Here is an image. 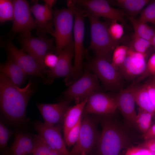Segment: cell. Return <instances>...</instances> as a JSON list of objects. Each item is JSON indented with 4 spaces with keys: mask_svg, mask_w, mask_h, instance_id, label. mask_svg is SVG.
Returning a JSON list of instances; mask_svg holds the SVG:
<instances>
[{
    "mask_svg": "<svg viewBox=\"0 0 155 155\" xmlns=\"http://www.w3.org/2000/svg\"><path fill=\"white\" fill-rule=\"evenodd\" d=\"M138 20L155 25V1H152L141 12Z\"/></svg>",
    "mask_w": 155,
    "mask_h": 155,
    "instance_id": "4dcf8cb0",
    "label": "cell"
},
{
    "mask_svg": "<svg viewBox=\"0 0 155 155\" xmlns=\"http://www.w3.org/2000/svg\"><path fill=\"white\" fill-rule=\"evenodd\" d=\"M124 26L122 24H119L116 21H112L109 25L108 30L111 36L114 40L118 42L121 38L124 33Z\"/></svg>",
    "mask_w": 155,
    "mask_h": 155,
    "instance_id": "836d02e7",
    "label": "cell"
},
{
    "mask_svg": "<svg viewBox=\"0 0 155 155\" xmlns=\"http://www.w3.org/2000/svg\"><path fill=\"white\" fill-rule=\"evenodd\" d=\"M14 7L13 24L9 34L14 36L18 33L24 35L31 34L36 30L37 25L31 14L28 1L25 0H13Z\"/></svg>",
    "mask_w": 155,
    "mask_h": 155,
    "instance_id": "8fae6325",
    "label": "cell"
},
{
    "mask_svg": "<svg viewBox=\"0 0 155 155\" xmlns=\"http://www.w3.org/2000/svg\"><path fill=\"white\" fill-rule=\"evenodd\" d=\"M142 137L145 140L155 138V123L146 133L143 134Z\"/></svg>",
    "mask_w": 155,
    "mask_h": 155,
    "instance_id": "ab89813d",
    "label": "cell"
},
{
    "mask_svg": "<svg viewBox=\"0 0 155 155\" xmlns=\"http://www.w3.org/2000/svg\"><path fill=\"white\" fill-rule=\"evenodd\" d=\"M59 59L58 56L49 52L45 56L44 59V63L45 66L51 70L56 65Z\"/></svg>",
    "mask_w": 155,
    "mask_h": 155,
    "instance_id": "8d00e7d4",
    "label": "cell"
},
{
    "mask_svg": "<svg viewBox=\"0 0 155 155\" xmlns=\"http://www.w3.org/2000/svg\"><path fill=\"white\" fill-rule=\"evenodd\" d=\"M130 88L132 92L135 102L139 108L154 115L155 108L152 103L145 84Z\"/></svg>",
    "mask_w": 155,
    "mask_h": 155,
    "instance_id": "603a6c76",
    "label": "cell"
},
{
    "mask_svg": "<svg viewBox=\"0 0 155 155\" xmlns=\"http://www.w3.org/2000/svg\"><path fill=\"white\" fill-rule=\"evenodd\" d=\"M49 155H62L58 152L50 148V150Z\"/></svg>",
    "mask_w": 155,
    "mask_h": 155,
    "instance_id": "b9f144b4",
    "label": "cell"
},
{
    "mask_svg": "<svg viewBox=\"0 0 155 155\" xmlns=\"http://www.w3.org/2000/svg\"><path fill=\"white\" fill-rule=\"evenodd\" d=\"M8 56L27 75L38 76L45 84L49 83L40 64L31 55L17 48L11 40L4 44Z\"/></svg>",
    "mask_w": 155,
    "mask_h": 155,
    "instance_id": "ba28073f",
    "label": "cell"
},
{
    "mask_svg": "<svg viewBox=\"0 0 155 155\" xmlns=\"http://www.w3.org/2000/svg\"><path fill=\"white\" fill-rule=\"evenodd\" d=\"M151 76L155 77V53L152 55L147 61L146 67L144 73L137 78L131 87L136 86L141 81Z\"/></svg>",
    "mask_w": 155,
    "mask_h": 155,
    "instance_id": "f546056e",
    "label": "cell"
},
{
    "mask_svg": "<svg viewBox=\"0 0 155 155\" xmlns=\"http://www.w3.org/2000/svg\"><path fill=\"white\" fill-rule=\"evenodd\" d=\"M125 155H155V152L139 146L129 148Z\"/></svg>",
    "mask_w": 155,
    "mask_h": 155,
    "instance_id": "d590c367",
    "label": "cell"
},
{
    "mask_svg": "<svg viewBox=\"0 0 155 155\" xmlns=\"http://www.w3.org/2000/svg\"><path fill=\"white\" fill-rule=\"evenodd\" d=\"M80 155H87V154L84 152L83 151L81 153Z\"/></svg>",
    "mask_w": 155,
    "mask_h": 155,
    "instance_id": "f6af8a7d",
    "label": "cell"
},
{
    "mask_svg": "<svg viewBox=\"0 0 155 155\" xmlns=\"http://www.w3.org/2000/svg\"><path fill=\"white\" fill-rule=\"evenodd\" d=\"M102 132L96 144L98 155H119L129 144V138L127 133L109 119L102 121Z\"/></svg>",
    "mask_w": 155,
    "mask_h": 155,
    "instance_id": "7a4b0ae2",
    "label": "cell"
},
{
    "mask_svg": "<svg viewBox=\"0 0 155 155\" xmlns=\"http://www.w3.org/2000/svg\"><path fill=\"white\" fill-rule=\"evenodd\" d=\"M18 39L21 45V50L33 57L46 74L48 70L44 64V59L53 47L54 39L48 38L45 34L35 37L31 34L24 35L20 34Z\"/></svg>",
    "mask_w": 155,
    "mask_h": 155,
    "instance_id": "52a82bcc",
    "label": "cell"
},
{
    "mask_svg": "<svg viewBox=\"0 0 155 155\" xmlns=\"http://www.w3.org/2000/svg\"><path fill=\"white\" fill-rule=\"evenodd\" d=\"M89 65L90 69L100 79L105 89L113 91L121 90L123 78L107 60L96 55L91 59Z\"/></svg>",
    "mask_w": 155,
    "mask_h": 155,
    "instance_id": "8992f818",
    "label": "cell"
},
{
    "mask_svg": "<svg viewBox=\"0 0 155 155\" xmlns=\"http://www.w3.org/2000/svg\"><path fill=\"white\" fill-rule=\"evenodd\" d=\"M90 25L91 42L90 49L94 50L96 55L107 60L111 59V55L119 42L112 38L108 30V24L101 21L99 18L85 11Z\"/></svg>",
    "mask_w": 155,
    "mask_h": 155,
    "instance_id": "3957f363",
    "label": "cell"
},
{
    "mask_svg": "<svg viewBox=\"0 0 155 155\" xmlns=\"http://www.w3.org/2000/svg\"><path fill=\"white\" fill-rule=\"evenodd\" d=\"M151 81L155 84V77H153Z\"/></svg>",
    "mask_w": 155,
    "mask_h": 155,
    "instance_id": "ee69618b",
    "label": "cell"
},
{
    "mask_svg": "<svg viewBox=\"0 0 155 155\" xmlns=\"http://www.w3.org/2000/svg\"><path fill=\"white\" fill-rule=\"evenodd\" d=\"M129 47L125 45H118L114 50L111 64L117 70L121 66L128 54Z\"/></svg>",
    "mask_w": 155,
    "mask_h": 155,
    "instance_id": "484cf974",
    "label": "cell"
},
{
    "mask_svg": "<svg viewBox=\"0 0 155 155\" xmlns=\"http://www.w3.org/2000/svg\"><path fill=\"white\" fill-rule=\"evenodd\" d=\"M81 119L64 135L65 144L68 147L74 145L79 138L81 125Z\"/></svg>",
    "mask_w": 155,
    "mask_h": 155,
    "instance_id": "1f68e13d",
    "label": "cell"
},
{
    "mask_svg": "<svg viewBox=\"0 0 155 155\" xmlns=\"http://www.w3.org/2000/svg\"><path fill=\"white\" fill-rule=\"evenodd\" d=\"M115 3L128 16L135 18L144 7L150 2L148 0H117Z\"/></svg>",
    "mask_w": 155,
    "mask_h": 155,
    "instance_id": "cb8c5ba5",
    "label": "cell"
},
{
    "mask_svg": "<svg viewBox=\"0 0 155 155\" xmlns=\"http://www.w3.org/2000/svg\"><path fill=\"white\" fill-rule=\"evenodd\" d=\"M86 16L85 11L76 6L73 26L74 62L73 74L68 85L75 81L82 75L84 51V18Z\"/></svg>",
    "mask_w": 155,
    "mask_h": 155,
    "instance_id": "5b68a950",
    "label": "cell"
},
{
    "mask_svg": "<svg viewBox=\"0 0 155 155\" xmlns=\"http://www.w3.org/2000/svg\"><path fill=\"white\" fill-rule=\"evenodd\" d=\"M117 108L115 98L98 91L88 97L83 113L85 116L90 114H107L114 112Z\"/></svg>",
    "mask_w": 155,
    "mask_h": 155,
    "instance_id": "2e32d148",
    "label": "cell"
},
{
    "mask_svg": "<svg viewBox=\"0 0 155 155\" xmlns=\"http://www.w3.org/2000/svg\"><path fill=\"white\" fill-rule=\"evenodd\" d=\"M125 16L131 23L134 33L150 42L155 34V30L147 23L131 17L125 13Z\"/></svg>",
    "mask_w": 155,
    "mask_h": 155,
    "instance_id": "d4e9b609",
    "label": "cell"
},
{
    "mask_svg": "<svg viewBox=\"0 0 155 155\" xmlns=\"http://www.w3.org/2000/svg\"><path fill=\"white\" fill-rule=\"evenodd\" d=\"M34 146V137L21 131L15 133L14 142L9 151V155L32 154Z\"/></svg>",
    "mask_w": 155,
    "mask_h": 155,
    "instance_id": "ffe728a7",
    "label": "cell"
},
{
    "mask_svg": "<svg viewBox=\"0 0 155 155\" xmlns=\"http://www.w3.org/2000/svg\"><path fill=\"white\" fill-rule=\"evenodd\" d=\"M154 115L139 108L137 118V124L143 134L146 133L151 126Z\"/></svg>",
    "mask_w": 155,
    "mask_h": 155,
    "instance_id": "4316f807",
    "label": "cell"
},
{
    "mask_svg": "<svg viewBox=\"0 0 155 155\" xmlns=\"http://www.w3.org/2000/svg\"><path fill=\"white\" fill-rule=\"evenodd\" d=\"M30 9L35 18L37 25L36 34L38 36L48 33L54 37V30L51 22L53 18L51 9L46 4L42 5L35 1Z\"/></svg>",
    "mask_w": 155,
    "mask_h": 155,
    "instance_id": "ac0fdd59",
    "label": "cell"
},
{
    "mask_svg": "<svg viewBox=\"0 0 155 155\" xmlns=\"http://www.w3.org/2000/svg\"><path fill=\"white\" fill-rule=\"evenodd\" d=\"M115 98L117 108L127 122L132 125H137V114L135 108V102L130 88L121 90Z\"/></svg>",
    "mask_w": 155,
    "mask_h": 155,
    "instance_id": "d6986e66",
    "label": "cell"
},
{
    "mask_svg": "<svg viewBox=\"0 0 155 155\" xmlns=\"http://www.w3.org/2000/svg\"><path fill=\"white\" fill-rule=\"evenodd\" d=\"M33 125L38 134L51 149L62 155H70L59 125L48 126L39 121L34 122Z\"/></svg>",
    "mask_w": 155,
    "mask_h": 155,
    "instance_id": "4fadbf2b",
    "label": "cell"
},
{
    "mask_svg": "<svg viewBox=\"0 0 155 155\" xmlns=\"http://www.w3.org/2000/svg\"><path fill=\"white\" fill-rule=\"evenodd\" d=\"M13 133V131L9 129L2 123L0 122V147L1 149L6 147L8 141Z\"/></svg>",
    "mask_w": 155,
    "mask_h": 155,
    "instance_id": "e575fe53",
    "label": "cell"
},
{
    "mask_svg": "<svg viewBox=\"0 0 155 155\" xmlns=\"http://www.w3.org/2000/svg\"><path fill=\"white\" fill-rule=\"evenodd\" d=\"M69 102L66 100L54 104L37 103L36 106L43 119L44 123L53 126L63 122L65 115L69 107Z\"/></svg>",
    "mask_w": 155,
    "mask_h": 155,
    "instance_id": "e0dca14e",
    "label": "cell"
},
{
    "mask_svg": "<svg viewBox=\"0 0 155 155\" xmlns=\"http://www.w3.org/2000/svg\"><path fill=\"white\" fill-rule=\"evenodd\" d=\"M128 47L127 56L118 71L123 78L131 80L138 77L145 70L147 62V55L146 53L142 54L137 52L130 46Z\"/></svg>",
    "mask_w": 155,
    "mask_h": 155,
    "instance_id": "5bb4252c",
    "label": "cell"
},
{
    "mask_svg": "<svg viewBox=\"0 0 155 155\" xmlns=\"http://www.w3.org/2000/svg\"><path fill=\"white\" fill-rule=\"evenodd\" d=\"M150 42L141 37L134 33L131 36V41L129 46L138 53H146L151 46Z\"/></svg>",
    "mask_w": 155,
    "mask_h": 155,
    "instance_id": "f1b7e54d",
    "label": "cell"
},
{
    "mask_svg": "<svg viewBox=\"0 0 155 155\" xmlns=\"http://www.w3.org/2000/svg\"><path fill=\"white\" fill-rule=\"evenodd\" d=\"M98 80L95 74L85 72L64 92L66 100L69 102L74 100L77 104L88 98L92 93L99 91Z\"/></svg>",
    "mask_w": 155,
    "mask_h": 155,
    "instance_id": "30bf717a",
    "label": "cell"
},
{
    "mask_svg": "<svg viewBox=\"0 0 155 155\" xmlns=\"http://www.w3.org/2000/svg\"><path fill=\"white\" fill-rule=\"evenodd\" d=\"M144 84L152 103L155 108V84L152 81Z\"/></svg>",
    "mask_w": 155,
    "mask_h": 155,
    "instance_id": "74e56055",
    "label": "cell"
},
{
    "mask_svg": "<svg viewBox=\"0 0 155 155\" xmlns=\"http://www.w3.org/2000/svg\"><path fill=\"white\" fill-rule=\"evenodd\" d=\"M70 1L73 4L83 7L86 12L96 16L120 22L127 29H130L124 19L125 15L124 11L112 7L107 1L76 0Z\"/></svg>",
    "mask_w": 155,
    "mask_h": 155,
    "instance_id": "9c48e42d",
    "label": "cell"
},
{
    "mask_svg": "<svg viewBox=\"0 0 155 155\" xmlns=\"http://www.w3.org/2000/svg\"><path fill=\"white\" fill-rule=\"evenodd\" d=\"M87 100L88 98L68 109L65 115L63 121L64 135L81 119L82 115Z\"/></svg>",
    "mask_w": 155,
    "mask_h": 155,
    "instance_id": "7402d4cb",
    "label": "cell"
},
{
    "mask_svg": "<svg viewBox=\"0 0 155 155\" xmlns=\"http://www.w3.org/2000/svg\"><path fill=\"white\" fill-rule=\"evenodd\" d=\"M74 55L73 42L59 54L58 61L55 67L47 71L46 78L49 83L55 79L61 77L66 78L67 84L69 82L73 74V67L72 64V59Z\"/></svg>",
    "mask_w": 155,
    "mask_h": 155,
    "instance_id": "9a60e30c",
    "label": "cell"
},
{
    "mask_svg": "<svg viewBox=\"0 0 155 155\" xmlns=\"http://www.w3.org/2000/svg\"><path fill=\"white\" fill-rule=\"evenodd\" d=\"M14 12L13 1L0 0V21L1 23L13 20Z\"/></svg>",
    "mask_w": 155,
    "mask_h": 155,
    "instance_id": "83f0119b",
    "label": "cell"
},
{
    "mask_svg": "<svg viewBox=\"0 0 155 155\" xmlns=\"http://www.w3.org/2000/svg\"><path fill=\"white\" fill-rule=\"evenodd\" d=\"M34 146L33 155H49L50 148L38 135L34 137Z\"/></svg>",
    "mask_w": 155,
    "mask_h": 155,
    "instance_id": "d6a6232c",
    "label": "cell"
},
{
    "mask_svg": "<svg viewBox=\"0 0 155 155\" xmlns=\"http://www.w3.org/2000/svg\"><path fill=\"white\" fill-rule=\"evenodd\" d=\"M68 7L56 9L53 12L55 39V50L58 55L64 49L73 42L72 38L75 5L68 1Z\"/></svg>",
    "mask_w": 155,
    "mask_h": 155,
    "instance_id": "277c9868",
    "label": "cell"
},
{
    "mask_svg": "<svg viewBox=\"0 0 155 155\" xmlns=\"http://www.w3.org/2000/svg\"><path fill=\"white\" fill-rule=\"evenodd\" d=\"M33 91L30 81L25 87L20 88L1 73L0 108L3 116L13 123L26 121V107Z\"/></svg>",
    "mask_w": 155,
    "mask_h": 155,
    "instance_id": "6da1fadb",
    "label": "cell"
},
{
    "mask_svg": "<svg viewBox=\"0 0 155 155\" xmlns=\"http://www.w3.org/2000/svg\"><path fill=\"white\" fill-rule=\"evenodd\" d=\"M140 146L155 152V138L146 140Z\"/></svg>",
    "mask_w": 155,
    "mask_h": 155,
    "instance_id": "f35d334b",
    "label": "cell"
},
{
    "mask_svg": "<svg viewBox=\"0 0 155 155\" xmlns=\"http://www.w3.org/2000/svg\"><path fill=\"white\" fill-rule=\"evenodd\" d=\"M44 1L45 3V4L51 9H52V7L56 2V0H45Z\"/></svg>",
    "mask_w": 155,
    "mask_h": 155,
    "instance_id": "60d3db41",
    "label": "cell"
},
{
    "mask_svg": "<svg viewBox=\"0 0 155 155\" xmlns=\"http://www.w3.org/2000/svg\"><path fill=\"white\" fill-rule=\"evenodd\" d=\"M98 136L93 121L86 115L82 121L79 138L70 152V155H80L83 151L87 154L90 153Z\"/></svg>",
    "mask_w": 155,
    "mask_h": 155,
    "instance_id": "7c38bea8",
    "label": "cell"
},
{
    "mask_svg": "<svg viewBox=\"0 0 155 155\" xmlns=\"http://www.w3.org/2000/svg\"><path fill=\"white\" fill-rule=\"evenodd\" d=\"M0 70L1 73L18 87L25 82L27 75L8 56L5 63H0Z\"/></svg>",
    "mask_w": 155,
    "mask_h": 155,
    "instance_id": "44dd1931",
    "label": "cell"
},
{
    "mask_svg": "<svg viewBox=\"0 0 155 155\" xmlns=\"http://www.w3.org/2000/svg\"><path fill=\"white\" fill-rule=\"evenodd\" d=\"M151 45L155 49V34L151 40Z\"/></svg>",
    "mask_w": 155,
    "mask_h": 155,
    "instance_id": "7bdbcfd3",
    "label": "cell"
}]
</instances>
